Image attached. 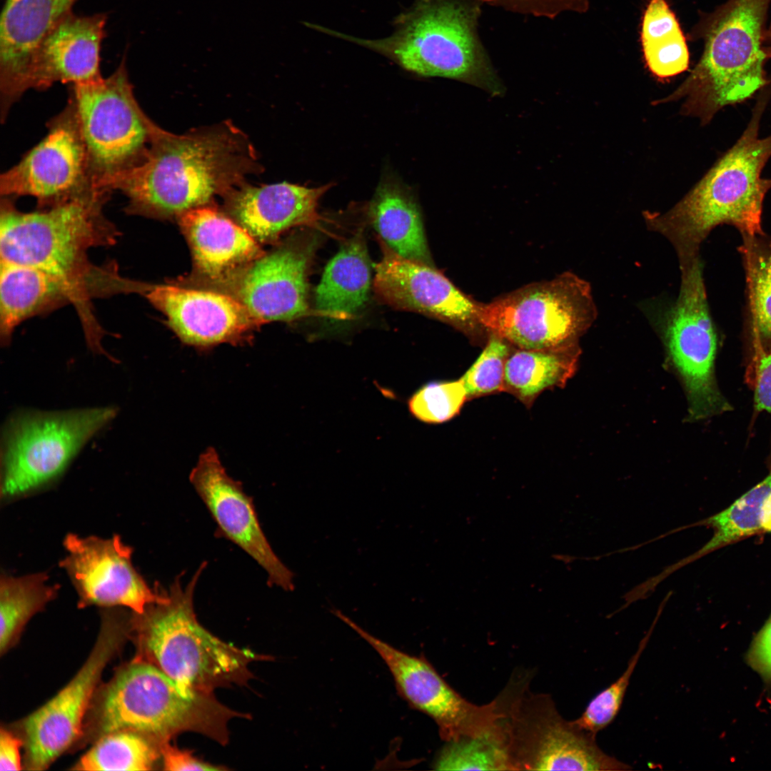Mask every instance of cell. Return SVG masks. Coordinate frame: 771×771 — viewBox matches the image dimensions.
<instances>
[{
    "instance_id": "37",
    "label": "cell",
    "mask_w": 771,
    "mask_h": 771,
    "mask_svg": "<svg viewBox=\"0 0 771 771\" xmlns=\"http://www.w3.org/2000/svg\"><path fill=\"white\" fill-rule=\"evenodd\" d=\"M482 4L499 7L505 11L535 17L553 19L563 12L585 13L588 0H478Z\"/></svg>"
},
{
    "instance_id": "7",
    "label": "cell",
    "mask_w": 771,
    "mask_h": 771,
    "mask_svg": "<svg viewBox=\"0 0 771 771\" xmlns=\"http://www.w3.org/2000/svg\"><path fill=\"white\" fill-rule=\"evenodd\" d=\"M100 714L103 735L133 731L159 747L184 732L224 744L229 738L228 722L238 715L213 694L183 687L146 661L131 665L116 677Z\"/></svg>"
},
{
    "instance_id": "4",
    "label": "cell",
    "mask_w": 771,
    "mask_h": 771,
    "mask_svg": "<svg viewBox=\"0 0 771 771\" xmlns=\"http://www.w3.org/2000/svg\"><path fill=\"white\" fill-rule=\"evenodd\" d=\"M771 0H727L711 12H700L688 34L702 40L703 51L685 81L662 104L683 100L680 114L701 125L727 106L752 98L767 86L763 35Z\"/></svg>"
},
{
    "instance_id": "9",
    "label": "cell",
    "mask_w": 771,
    "mask_h": 771,
    "mask_svg": "<svg viewBox=\"0 0 771 771\" xmlns=\"http://www.w3.org/2000/svg\"><path fill=\"white\" fill-rule=\"evenodd\" d=\"M596 316L590 285L571 273L478 306L483 328L520 349L577 345Z\"/></svg>"
},
{
    "instance_id": "11",
    "label": "cell",
    "mask_w": 771,
    "mask_h": 771,
    "mask_svg": "<svg viewBox=\"0 0 771 771\" xmlns=\"http://www.w3.org/2000/svg\"><path fill=\"white\" fill-rule=\"evenodd\" d=\"M678 297L667 313L664 340L687 393L689 418L699 420L730 406L715 378L717 336L709 311L703 263L699 255L679 263Z\"/></svg>"
},
{
    "instance_id": "42",
    "label": "cell",
    "mask_w": 771,
    "mask_h": 771,
    "mask_svg": "<svg viewBox=\"0 0 771 771\" xmlns=\"http://www.w3.org/2000/svg\"><path fill=\"white\" fill-rule=\"evenodd\" d=\"M760 533H771V485L766 492L760 507Z\"/></svg>"
},
{
    "instance_id": "22",
    "label": "cell",
    "mask_w": 771,
    "mask_h": 771,
    "mask_svg": "<svg viewBox=\"0 0 771 771\" xmlns=\"http://www.w3.org/2000/svg\"><path fill=\"white\" fill-rule=\"evenodd\" d=\"M78 0H5L0 19L1 101L6 105L29 89L34 55L49 31Z\"/></svg>"
},
{
    "instance_id": "16",
    "label": "cell",
    "mask_w": 771,
    "mask_h": 771,
    "mask_svg": "<svg viewBox=\"0 0 771 771\" xmlns=\"http://www.w3.org/2000/svg\"><path fill=\"white\" fill-rule=\"evenodd\" d=\"M64 545L67 555L61 566L76 588L81 607L124 606L142 614L149 605L165 599V591L151 588L135 570L132 549L119 536L102 539L69 534Z\"/></svg>"
},
{
    "instance_id": "31",
    "label": "cell",
    "mask_w": 771,
    "mask_h": 771,
    "mask_svg": "<svg viewBox=\"0 0 771 771\" xmlns=\"http://www.w3.org/2000/svg\"><path fill=\"white\" fill-rule=\"evenodd\" d=\"M161 757L158 745L133 731L104 736L87 752L74 769L86 771L150 770Z\"/></svg>"
},
{
    "instance_id": "26",
    "label": "cell",
    "mask_w": 771,
    "mask_h": 771,
    "mask_svg": "<svg viewBox=\"0 0 771 771\" xmlns=\"http://www.w3.org/2000/svg\"><path fill=\"white\" fill-rule=\"evenodd\" d=\"M371 222L380 238L396 253L433 266L417 202L393 177L379 183L369 206Z\"/></svg>"
},
{
    "instance_id": "41",
    "label": "cell",
    "mask_w": 771,
    "mask_h": 771,
    "mask_svg": "<svg viewBox=\"0 0 771 771\" xmlns=\"http://www.w3.org/2000/svg\"><path fill=\"white\" fill-rule=\"evenodd\" d=\"M21 742L9 731L0 732V770H19L21 769L19 749Z\"/></svg>"
},
{
    "instance_id": "19",
    "label": "cell",
    "mask_w": 771,
    "mask_h": 771,
    "mask_svg": "<svg viewBox=\"0 0 771 771\" xmlns=\"http://www.w3.org/2000/svg\"><path fill=\"white\" fill-rule=\"evenodd\" d=\"M378 241L383 256L376 266L373 288L381 301L438 319L468 334L483 328L478 319L479 303L434 266L405 258L380 237Z\"/></svg>"
},
{
    "instance_id": "5",
    "label": "cell",
    "mask_w": 771,
    "mask_h": 771,
    "mask_svg": "<svg viewBox=\"0 0 771 771\" xmlns=\"http://www.w3.org/2000/svg\"><path fill=\"white\" fill-rule=\"evenodd\" d=\"M478 0H415L386 38L365 39L322 26L321 31L366 47L424 77L460 81L502 96L505 88L478 33Z\"/></svg>"
},
{
    "instance_id": "21",
    "label": "cell",
    "mask_w": 771,
    "mask_h": 771,
    "mask_svg": "<svg viewBox=\"0 0 771 771\" xmlns=\"http://www.w3.org/2000/svg\"><path fill=\"white\" fill-rule=\"evenodd\" d=\"M106 21L104 13L79 16L71 11L61 19L38 46L29 89H45L56 82L75 85L101 77L100 52Z\"/></svg>"
},
{
    "instance_id": "12",
    "label": "cell",
    "mask_w": 771,
    "mask_h": 771,
    "mask_svg": "<svg viewBox=\"0 0 771 771\" xmlns=\"http://www.w3.org/2000/svg\"><path fill=\"white\" fill-rule=\"evenodd\" d=\"M505 726L512 770L631 769L603 752L596 736L563 719L547 696L513 698Z\"/></svg>"
},
{
    "instance_id": "25",
    "label": "cell",
    "mask_w": 771,
    "mask_h": 771,
    "mask_svg": "<svg viewBox=\"0 0 771 771\" xmlns=\"http://www.w3.org/2000/svg\"><path fill=\"white\" fill-rule=\"evenodd\" d=\"M72 303L80 316L84 305L75 291L60 278L42 269L0 260V338L9 344L22 322L65 303Z\"/></svg>"
},
{
    "instance_id": "13",
    "label": "cell",
    "mask_w": 771,
    "mask_h": 771,
    "mask_svg": "<svg viewBox=\"0 0 771 771\" xmlns=\"http://www.w3.org/2000/svg\"><path fill=\"white\" fill-rule=\"evenodd\" d=\"M332 613L356 631L388 667L399 695L413 709L429 716L446 742L484 735L505 717L499 697L477 705L459 695L423 657L405 652L373 635L341 610Z\"/></svg>"
},
{
    "instance_id": "32",
    "label": "cell",
    "mask_w": 771,
    "mask_h": 771,
    "mask_svg": "<svg viewBox=\"0 0 771 771\" xmlns=\"http://www.w3.org/2000/svg\"><path fill=\"white\" fill-rule=\"evenodd\" d=\"M749 308L757 337H771V239L742 235Z\"/></svg>"
},
{
    "instance_id": "28",
    "label": "cell",
    "mask_w": 771,
    "mask_h": 771,
    "mask_svg": "<svg viewBox=\"0 0 771 771\" xmlns=\"http://www.w3.org/2000/svg\"><path fill=\"white\" fill-rule=\"evenodd\" d=\"M577 345L556 349H520L510 354L505 366L504 391L527 405L543 391L560 386L573 375Z\"/></svg>"
},
{
    "instance_id": "40",
    "label": "cell",
    "mask_w": 771,
    "mask_h": 771,
    "mask_svg": "<svg viewBox=\"0 0 771 771\" xmlns=\"http://www.w3.org/2000/svg\"><path fill=\"white\" fill-rule=\"evenodd\" d=\"M754 405L771 415V352H758L755 363Z\"/></svg>"
},
{
    "instance_id": "14",
    "label": "cell",
    "mask_w": 771,
    "mask_h": 771,
    "mask_svg": "<svg viewBox=\"0 0 771 771\" xmlns=\"http://www.w3.org/2000/svg\"><path fill=\"white\" fill-rule=\"evenodd\" d=\"M94 187L71 103L46 136L0 177L1 196H29L49 206Z\"/></svg>"
},
{
    "instance_id": "1",
    "label": "cell",
    "mask_w": 771,
    "mask_h": 771,
    "mask_svg": "<svg viewBox=\"0 0 771 771\" xmlns=\"http://www.w3.org/2000/svg\"><path fill=\"white\" fill-rule=\"evenodd\" d=\"M258 167L250 141L229 122L182 135L157 126L143 156L101 187L124 193L130 214L179 216L228 194Z\"/></svg>"
},
{
    "instance_id": "43",
    "label": "cell",
    "mask_w": 771,
    "mask_h": 771,
    "mask_svg": "<svg viewBox=\"0 0 771 771\" xmlns=\"http://www.w3.org/2000/svg\"><path fill=\"white\" fill-rule=\"evenodd\" d=\"M763 50L767 60L771 59V22L767 27H766L763 35Z\"/></svg>"
},
{
    "instance_id": "6",
    "label": "cell",
    "mask_w": 771,
    "mask_h": 771,
    "mask_svg": "<svg viewBox=\"0 0 771 771\" xmlns=\"http://www.w3.org/2000/svg\"><path fill=\"white\" fill-rule=\"evenodd\" d=\"M203 563L185 585L176 578L163 600L134 613L146 662L187 689L213 694L215 689L245 685L253 677L248 666L271 657L239 648L214 636L198 621L193 604Z\"/></svg>"
},
{
    "instance_id": "24",
    "label": "cell",
    "mask_w": 771,
    "mask_h": 771,
    "mask_svg": "<svg viewBox=\"0 0 771 771\" xmlns=\"http://www.w3.org/2000/svg\"><path fill=\"white\" fill-rule=\"evenodd\" d=\"M178 217L195 266L208 279L228 281L264 254L247 231L211 207L193 208Z\"/></svg>"
},
{
    "instance_id": "15",
    "label": "cell",
    "mask_w": 771,
    "mask_h": 771,
    "mask_svg": "<svg viewBox=\"0 0 771 771\" xmlns=\"http://www.w3.org/2000/svg\"><path fill=\"white\" fill-rule=\"evenodd\" d=\"M113 614L104 617L96 643L75 677L24 722L31 769L46 768L80 734L84 716L106 665L122 640L124 624Z\"/></svg>"
},
{
    "instance_id": "29",
    "label": "cell",
    "mask_w": 771,
    "mask_h": 771,
    "mask_svg": "<svg viewBox=\"0 0 771 771\" xmlns=\"http://www.w3.org/2000/svg\"><path fill=\"white\" fill-rule=\"evenodd\" d=\"M640 42L646 67L660 80L685 72L690 54L679 21L666 0H650L642 15Z\"/></svg>"
},
{
    "instance_id": "30",
    "label": "cell",
    "mask_w": 771,
    "mask_h": 771,
    "mask_svg": "<svg viewBox=\"0 0 771 771\" xmlns=\"http://www.w3.org/2000/svg\"><path fill=\"white\" fill-rule=\"evenodd\" d=\"M45 573L4 575L0 583V651L9 646L27 620L57 594Z\"/></svg>"
},
{
    "instance_id": "36",
    "label": "cell",
    "mask_w": 771,
    "mask_h": 771,
    "mask_svg": "<svg viewBox=\"0 0 771 771\" xmlns=\"http://www.w3.org/2000/svg\"><path fill=\"white\" fill-rule=\"evenodd\" d=\"M510 355L505 341L491 334L480 356L460 378L467 396L504 391V373Z\"/></svg>"
},
{
    "instance_id": "17",
    "label": "cell",
    "mask_w": 771,
    "mask_h": 771,
    "mask_svg": "<svg viewBox=\"0 0 771 771\" xmlns=\"http://www.w3.org/2000/svg\"><path fill=\"white\" fill-rule=\"evenodd\" d=\"M319 243L315 231L301 233L251 262L241 271L237 298L263 323L308 315V271Z\"/></svg>"
},
{
    "instance_id": "20",
    "label": "cell",
    "mask_w": 771,
    "mask_h": 771,
    "mask_svg": "<svg viewBox=\"0 0 771 771\" xmlns=\"http://www.w3.org/2000/svg\"><path fill=\"white\" fill-rule=\"evenodd\" d=\"M141 292L189 345L236 343L263 323L238 298L224 293L166 284H144Z\"/></svg>"
},
{
    "instance_id": "3",
    "label": "cell",
    "mask_w": 771,
    "mask_h": 771,
    "mask_svg": "<svg viewBox=\"0 0 771 771\" xmlns=\"http://www.w3.org/2000/svg\"><path fill=\"white\" fill-rule=\"evenodd\" d=\"M109 191L93 188L45 210L22 212L2 200L0 260L34 266L65 281L91 311L89 299L118 291L124 279L110 278L89 260L90 249L114 245L119 235L103 213Z\"/></svg>"
},
{
    "instance_id": "8",
    "label": "cell",
    "mask_w": 771,
    "mask_h": 771,
    "mask_svg": "<svg viewBox=\"0 0 771 771\" xmlns=\"http://www.w3.org/2000/svg\"><path fill=\"white\" fill-rule=\"evenodd\" d=\"M116 413L113 406L17 413L3 433L1 498L20 497L58 479L82 447Z\"/></svg>"
},
{
    "instance_id": "39",
    "label": "cell",
    "mask_w": 771,
    "mask_h": 771,
    "mask_svg": "<svg viewBox=\"0 0 771 771\" xmlns=\"http://www.w3.org/2000/svg\"><path fill=\"white\" fill-rule=\"evenodd\" d=\"M161 757L163 760V770L172 771L183 770H224L221 766H216L203 762L196 757L188 750L180 749L173 746L170 742L160 745Z\"/></svg>"
},
{
    "instance_id": "2",
    "label": "cell",
    "mask_w": 771,
    "mask_h": 771,
    "mask_svg": "<svg viewBox=\"0 0 771 771\" xmlns=\"http://www.w3.org/2000/svg\"><path fill=\"white\" fill-rule=\"evenodd\" d=\"M770 98L771 81L760 91L740 137L692 189L666 212H643L647 228L671 243L680 261L699 255L719 225H732L745 236L764 235L762 206L771 178L762 172L771 156V134L760 138L759 129Z\"/></svg>"
},
{
    "instance_id": "10",
    "label": "cell",
    "mask_w": 771,
    "mask_h": 771,
    "mask_svg": "<svg viewBox=\"0 0 771 771\" xmlns=\"http://www.w3.org/2000/svg\"><path fill=\"white\" fill-rule=\"evenodd\" d=\"M71 103L96 188L137 162L158 126L135 98L125 57L109 77L73 85Z\"/></svg>"
},
{
    "instance_id": "27",
    "label": "cell",
    "mask_w": 771,
    "mask_h": 771,
    "mask_svg": "<svg viewBox=\"0 0 771 771\" xmlns=\"http://www.w3.org/2000/svg\"><path fill=\"white\" fill-rule=\"evenodd\" d=\"M371 266L361 233L350 238L325 268L315 291L316 313L333 320H348L368 298Z\"/></svg>"
},
{
    "instance_id": "18",
    "label": "cell",
    "mask_w": 771,
    "mask_h": 771,
    "mask_svg": "<svg viewBox=\"0 0 771 771\" xmlns=\"http://www.w3.org/2000/svg\"><path fill=\"white\" fill-rule=\"evenodd\" d=\"M189 479L216 522L218 532L264 569L271 586L293 590L294 575L273 550L252 498L245 493L240 482L227 474L213 448L201 455Z\"/></svg>"
},
{
    "instance_id": "38",
    "label": "cell",
    "mask_w": 771,
    "mask_h": 771,
    "mask_svg": "<svg viewBox=\"0 0 771 771\" xmlns=\"http://www.w3.org/2000/svg\"><path fill=\"white\" fill-rule=\"evenodd\" d=\"M745 659L764 682L771 685V614L754 637Z\"/></svg>"
},
{
    "instance_id": "35",
    "label": "cell",
    "mask_w": 771,
    "mask_h": 771,
    "mask_svg": "<svg viewBox=\"0 0 771 771\" xmlns=\"http://www.w3.org/2000/svg\"><path fill=\"white\" fill-rule=\"evenodd\" d=\"M468 398L460 381L428 383L408 399L411 415L427 423H441L455 416Z\"/></svg>"
},
{
    "instance_id": "33",
    "label": "cell",
    "mask_w": 771,
    "mask_h": 771,
    "mask_svg": "<svg viewBox=\"0 0 771 771\" xmlns=\"http://www.w3.org/2000/svg\"><path fill=\"white\" fill-rule=\"evenodd\" d=\"M433 765L440 770H512L504 722L484 735L448 742Z\"/></svg>"
},
{
    "instance_id": "34",
    "label": "cell",
    "mask_w": 771,
    "mask_h": 771,
    "mask_svg": "<svg viewBox=\"0 0 771 771\" xmlns=\"http://www.w3.org/2000/svg\"><path fill=\"white\" fill-rule=\"evenodd\" d=\"M666 602L662 600L657 613L635 653L620 676L609 686L599 692L588 703L581 715L573 722L582 730L596 736L615 719L621 708L630 680L638 662L645 648L654 628L662 612Z\"/></svg>"
},
{
    "instance_id": "23",
    "label": "cell",
    "mask_w": 771,
    "mask_h": 771,
    "mask_svg": "<svg viewBox=\"0 0 771 771\" xmlns=\"http://www.w3.org/2000/svg\"><path fill=\"white\" fill-rule=\"evenodd\" d=\"M278 183L261 186L243 183L227 194L231 214L257 241L277 239L286 230L299 226L323 230L318 212L321 197L331 187Z\"/></svg>"
}]
</instances>
